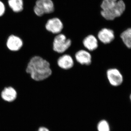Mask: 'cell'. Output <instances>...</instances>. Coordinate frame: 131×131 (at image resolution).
Masks as SVG:
<instances>
[{
    "label": "cell",
    "instance_id": "obj_1",
    "mask_svg": "<svg viewBox=\"0 0 131 131\" xmlns=\"http://www.w3.org/2000/svg\"><path fill=\"white\" fill-rule=\"evenodd\" d=\"M26 71L33 80L37 82L47 80L52 74L50 63L39 56H34L30 59L27 64Z\"/></svg>",
    "mask_w": 131,
    "mask_h": 131
},
{
    "label": "cell",
    "instance_id": "obj_2",
    "mask_svg": "<svg viewBox=\"0 0 131 131\" xmlns=\"http://www.w3.org/2000/svg\"><path fill=\"white\" fill-rule=\"evenodd\" d=\"M126 9V3L124 0H118L114 6L107 10H102L101 14L106 20H113L117 18L121 17Z\"/></svg>",
    "mask_w": 131,
    "mask_h": 131
},
{
    "label": "cell",
    "instance_id": "obj_3",
    "mask_svg": "<svg viewBox=\"0 0 131 131\" xmlns=\"http://www.w3.org/2000/svg\"><path fill=\"white\" fill-rule=\"evenodd\" d=\"M72 41L63 34L60 33L54 37L52 42V50L58 54H62L70 48Z\"/></svg>",
    "mask_w": 131,
    "mask_h": 131
},
{
    "label": "cell",
    "instance_id": "obj_4",
    "mask_svg": "<svg viewBox=\"0 0 131 131\" xmlns=\"http://www.w3.org/2000/svg\"><path fill=\"white\" fill-rule=\"evenodd\" d=\"M54 10V4L51 0H37L34 7L35 14L39 16L45 14L51 13Z\"/></svg>",
    "mask_w": 131,
    "mask_h": 131
},
{
    "label": "cell",
    "instance_id": "obj_5",
    "mask_svg": "<svg viewBox=\"0 0 131 131\" xmlns=\"http://www.w3.org/2000/svg\"><path fill=\"white\" fill-rule=\"evenodd\" d=\"M106 76L109 84L113 87H119L124 82V76L117 68L108 69L106 72Z\"/></svg>",
    "mask_w": 131,
    "mask_h": 131
},
{
    "label": "cell",
    "instance_id": "obj_6",
    "mask_svg": "<svg viewBox=\"0 0 131 131\" xmlns=\"http://www.w3.org/2000/svg\"><path fill=\"white\" fill-rule=\"evenodd\" d=\"M47 31L52 34H57L61 33L63 29L62 22L57 18H54L49 19L45 26Z\"/></svg>",
    "mask_w": 131,
    "mask_h": 131
},
{
    "label": "cell",
    "instance_id": "obj_7",
    "mask_svg": "<svg viewBox=\"0 0 131 131\" xmlns=\"http://www.w3.org/2000/svg\"><path fill=\"white\" fill-rule=\"evenodd\" d=\"M97 38L100 42L103 44H109L114 40L115 34L114 31L112 29L104 28L98 32Z\"/></svg>",
    "mask_w": 131,
    "mask_h": 131
},
{
    "label": "cell",
    "instance_id": "obj_8",
    "mask_svg": "<svg viewBox=\"0 0 131 131\" xmlns=\"http://www.w3.org/2000/svg\"><path fill=\"white\" fill-rule=\"evenodd\" d=\"M24 42L22 39L16 35L12 34L8 38L6 42V46L10 51H19L23 47Z\"/></svg>",
    "mask_w": 131,
    "mask_h": 131
},
{
    "label": "cell",
    "instance_id": "obj_9",
    "mask_svg": "<svg viewBox=\"0 0 131 131\" xmlns=\"http://www.w3.org/2000/svg\"><path fill=\"white\" fill-rule=\"evenodd\" d=\"M74 56L76 61L81 65L89 66L92 63V56L86 50H79L75 52Z\"/></svg>",
    "mask_w": 131,
    "mask_h": 131
},
{
    "label": "cell",
    "instance_id": "obj_10",
    "mask_svg": "<svg viewBox=\"0 0 131 131\" xmlns=\"http://www.w3.org/2000/svg\"><path fill=\"white\" fill-rule=\"evenodd\" d=\"M18 93L13 87L9 86L5 87L0 94L2 100L7 102H13L18 98Z\"/></svg>",
    "mask_w": 131,
    "mask_h": 131
},
{
    "label": "cell",
    "instance_id": "obj_11",
    "mask_svg": "<svg viewBox=\"0 0 131 131\" xmlns=\"http://www.w3.org/2000/svg\"><path fill=\"white\" fill-rule=\"evenodd\" d=\"M57 64L63 70H70L74 65V59L71 55L65 54L59 57L57 60Z\"/></svg>",
    "mask_w": 131,
    "mask_h": 131
},
{
    "label": "cell",
    "instance_id": "obj_12",
    "mask_svg": "<svg viewBox=\"0 0 131 131\" xmlns=\"http://www.w3.org/2000/svg\"><path fill=\"white\" fill-rule=\"evenodd\" d=\"M82 44L84 48L89 51H94L99 47L98 39L92 34L87 35L84 38Z\"/></svg>",
    "mask_w": 131,
    "mask_h": 131
},
{
    "label": "cell",
    "instance_id": "obj_13",
    "mask_svg": "<svg viewBox=\"0 0 131 131\" xmlns=\"http://www.w3.org/2000/svg\"><path fill=\"white\" fill-rule=\"evenodd\" d=\"M120 38L125 47L131 50V27L123 31L120 35Z\"/></svg>",
    "mask_w": 131,
    "mask_h": 131
},
{
    "label": "cell",
    "instance_id": "obj_14",
    "mask_svg": "<svg viewBox=\"0 0 131 131\" xmlns=\"http://www.w3.org/2000/svg\"><path fill=\"white\" fill-rule=\"evenodd\" d=\"M8 3L10 7L15 12H20L23 9L22 0H8Z\"/></svg>",
    "mask_w": 131,
    "mask_h": 131
},
{
    "label": "cell",
    "instance_id": "obj_15",
    "mask_svg": "<svg viewBox=\"0 0 131 131\" xmlns=\"http://www.w3.org/2000/svg\"><path fill=\"white\" fill-rule=\"evenodd\" d=\"M118 0H103L101 5L102 10H107L114 6Z\"/></svg>",
    "mask_w": 131,
    "mask_h": 131
},
{
    "label": "cell",
    "instance_id": "obj_16",
    "mask_svg": "<svg viewBox=\"0 0 131 131\" xmlns=\"http://www.w3.org/2000/svg\"><path fill=\"white\" fill-rule=\"evenodd\" d=\"M97 129L98 131H110L109 124L105 120H102L98 123Z\"/></svg>",
    "mask_w": 131,
    "mask_h": 131
},
{
    "label": "cell",
    "instance_id": "obj_17",
    "mask_svg": "<svg viewBox=\"0 0 131 131\" xmlns=\"http://www.w3.org/2000/svg\"><path fill=\"white\" fill-rule=\"evenodd\" d=\"M5 7L2 2L0 1V16H2L5 12Z\"/></svg>",
    "mask_w": 131,
    "mask_h": 131
},
{
    "label": "cell",
    "instance_id": "obj_18",
    "mask_svg": "<svg viewBox=\"0 0 131 131\" xmlns=\"http://www.w3.org/2000/svg\"><path fill=\"white\" fill-rule=\"evenodd\" d=\"M37 131H50L49 129L45 127H40L38 129Z\"/></svg>",
    "mask_w": 131,
    "mask_h": 131
},
{
    "label": "cell",
    "instance_id": "obj_19",
    "mask_svg": "<svg viewBox=\"0 0 131 131\" xmlns=\"http://www.w3.org/2000/svg\"><path fill=\"white\" fill-rule=\"evenodd\" d=\"M129 98H130V100L131 102V93L130 94V96H129Z\"/></svg>",
    "mask_w": 131,
    "mask_h": 131
}]
</instances>
